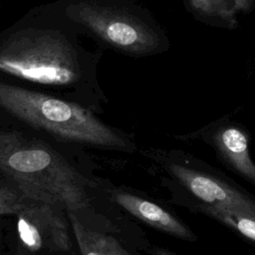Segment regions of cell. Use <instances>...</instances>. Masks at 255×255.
<instances>
[{
    "label": "cell",
    "instance_id": "277c9868",
    "mask_svg": "<svg viewBox=\"0 0 255 255\" xmlns=\"http://www.w3.org/2000/svg\"><path fill=\"white\" fill-rule=\"evenodd\" d=\"M0 112L61 140L126 150L128 142L89 107L0 82Z\"/></svg>",
    "mask_w": 255,
    "mask_h": 255
},
{
    "label": "cell",
    "instance_id": "30bf717a",
    "mask_svg": "<svg viewBox=\"0 0 255 255\" xmlns=\"http://www.w3.org/2000/svg\"><path fill=\"white\" fill-rule=\"evenodd\" d=\"M200 209L223 224L236 230L242 236L255 242V215L210 205L201 206Z\"/></svg>",
    "mask_w": 255,
    "mask_h": 255
},
{
    "label": "cell",
    "instance_id": "4fadbf2b",
    "mask_svg": "<svg viewBox=\"0 0 255 255\" xmlns=\"http://www.w3.org/2000/svg\"><path fill=\"white\" fill-rule=\"evenodd\" d=\"M94 237L101 255H129L113 237L96 231Z\"/></svg>",
    "mask_w": 255,
    "mask_h": 255
},
{
    "label": "cell",
    "instance_id": "52a82bcc",
    "mask_svg": "<svg viewBox=\"0 0 255 255\" xmlns=\"http://www.w3.org/2000/svg\"><path fill=\"white\" fill-rule=\"evenodd\" d=\"M113 198L120 206L152 228L181 239H194V235L184 224L157 204L128 192H115Z\"/></svg>",
    "mask_w": 255,
    "mask_h": 255
},
{
    "label": "cell",
    "instance_id": "5bb4252c",
    "mask_svg": "<svg viewBox=\"0 0 255 255\" xmlns=\"http://www.w3.org/2000/svg\"><path fill=\"white\" fill-rule=\"evenodd\" d=\"M155 255H174V254H172V253H170V252H168V251H166L164 249H158L156 251Z\"/></svg>",
    "mask_w": 255,
    "mask_h": 255
},
{
    "label": "cell",
    "instance_id": "3957f363",
    "mask_svg": "<svg viewBox=\"0 0 255 255\" xmlns=\"http://www.w3.org/2000/svg\"><path fill=\"white\" fill-rule=\"evenodd\" d=\"M55 7L102 47L130 57L161 54L170 47L163 27L133 0H54Z\"/></svg>",
    "mask_w": 255,
    "mask_h": 255
},
{
    "label": "cell",
    "instance_id": "ba28073f",
    "mask_svg": "<svg viewBox=\"0 0 255 255\" xmlns=\"http://www.w3.org/2000/svg\"><path fill=\"white\" fill-rule=\"evenodd\" d=\"M187 11L205 24L233 29L238 16L255 10V0H183Z\"/></svg>",
    "mask_w": 255,
    "mask_h": 255
},
{
    "label": "cell",
    "instance_id": "9c48e42d",
    "mask_svg": "<svg viewBox=\"0 0 255 255\" xmlns=\"http://www.w3.org/2000/svg\"><path fill=\"white\" fill-rule=\"evenodd\" d=\"M214 141L227 162L241 176L255 183V163L249 153L246 133L235 127H225L215 133Z\"/></svg>",
    "mask_w": 255,
    "mask_h": 255
},
{
    "label": "cell",
    "instance_id": "7c38bea8",
    "mask_svg": "<svg viewBox=\"0 0 255 255\" xmlns=\"http://www.w3.org/2000/svg\"><path fill=\"white\" fill-rule=\"evenodd\" d=\"M24 197L7 187H0V215L16 214L24 205Z\"/></svg>",
    "mask_w": 255,
    "mask_h": 255
},
{
    "label": "cell",
    "instance_id": "7a4b0ae2",
    "mask_svg": "<svg viewBox=\"0 0 255 255\" xmlns=\"http://www.w3.org/2000/svg\"><path fill=\"white\" fill-rule=\"evenodd\" d=\"M0 170L24 198L68 212L89 206L86 178L49 144L20 131H0Z\"/></svg>",
    "mask_w": 255,
    "mask_h": 255
},
{
    "label": "cell",
    "instance_id": "8fae6325",
    "mask_svg": "<svg viewBox=\"0 0 255 255\" xmlns=\"http://www.w3.org/2000/svg\"><path fill=\"white\" fill-rule=\"evenodd\" d=\"M72 229L82 255H101L94 237V231L86 228L74 212H69Z\"/></svg>",
    "mask_w": 255,
    "mask_h": 255
},
{
    "label": "cell",
    "instance_id": "5b68a950",
    "mask_svg": "<svg viewBox=\"0 0 255 255\" xmlns=\"http://www.w3.org/2000/svg\"><path fill=\"white\" fill-rule=\"evenodd\" d=\"M24 199L23 207L16 213L17 232L24 247L30 252L69 251L71 241L63 209L46 202Z\"/></svg>",
    "mask_w": 255,
    "mask_h": 255
},
{
    "label": "cell",
    "instance_id": "8992f818",
    "mask_svg": "<svg viewBox=\"0 0 255 255\" xmlns=\"http://www.w3.org/2000/svg\"><path fill=\"white\" fill-rule=\"evenodd\" d=\"M169 172L207 205L255 215V201L220 180L180 164H170Z\"/></svg>",
    "mask_w": 255,
    "mask_h": 255
},
{
    "label": "cell",
    "instance_id": "6da1fadb",
    "mask_svg": "<svg viewBox=\"0 0 255 255\" xmlns=\"http://www.w3.org/2000/svg\"><path fill=\"white\" fill-rule=\"evenodd\" d=\"M80 37L53 2L31 8L0 31V82L78 104L97 95L103 51Z\"/></svg>",
    "mask_w": 255,
    "mask_h": 255
}]
</instances>
